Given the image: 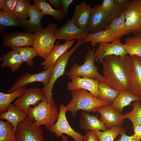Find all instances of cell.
Returning <instances> with one entry per match:
<instances>
[{"instance_id": "6da1fadb", "label": "cell", "mask_w": 141, "mask_h": 141, "mask_svg": "<svg viewBox=\"0 0 141 141\" xmlns=\"http://www.w3.org/2000/svg\"><path fill=\"white\" fill-rule=\"evenodd\" d=\"M131 57L115 55L105 57L102 63L103 77L109 86L119 91H129L131 76Z\"/></svg>"}, {"instance_id": "7a4b0ae2", "label": "cell", "mask_w": 141, "mask_h": 141, "mask_svg": "<svg viewBox=\"0 0 141 141\" xmlns=\"http://www.w3.org/2000/svg\"><path fill=\"white\" fill-rule=\"evenodd\" d=\"M71 93L72 99L65 108L66 111L71 112L74 118L76 116L77 112L79 110L88 113H94L101 107L112 104L99 99L85 89L71 91Z\"/></svg>"}, {"instance_id": "3957f363", "label": "cell", "mask_w": 141, "mask_h": 141, "mask_svg": "<svg viewBox=\"0 0 141 141\" xmlns=\"http://www.w3.org/2000/svg\"><path fill=\"white\" fill-rule=\"evenodd\" d=\"M59 114L54 102L48 103L45 97L34 107H29L27 110V118L35 126L44 125L49 130L57 121Z\"/></svg>"}, {"instance_id": "277c9868", "label": "cell", "mask_w": 141, "mask_h": 141, "mask_svg": "<svg viewBox=\"0 0 141 141\" xmlns=\"http://www.w3.org/2000/svg\"><path fill=\"white\" fill-rule=\"evenodd\" d=\"M57 25L49 23L47 27L34 33V38L32 47L37 52L38 56L46 60L54 48L56 40L55 33L58 29Z\"/></svg>"}, {"instance_id": "5b68a950", "label": "cell", "mask_w": 141, "mask_h": 141, "mask_svg": "<svg viewBox=\"0 0 141 141\" xmlns=\"http://www.w3.org/2000/svg\"><path fill=\"white\" fill-rule=\"evenodd\" d=\"M78 40L77 44L72 49L66 52L58 59L53 67V70L47 84L41 89L48 103L50 104L54 101L52 96L54 85L57 80L64 74L70 57L80 45L85 43L83 39Z\"/></svg>"}, {"instance_id": "8992f818", "label": "cell", "mask_w": 141, "mask_h": 141, "mask_svg": "<svg viewBox=\"0 0 141 141\" xmlns=\"http://www.w3.org/2000/svg\"><path fill=\"white\" fill-rule=\"evenodd\" d=\"M95 49H89L86 52L83 64L80 66L74 63L66 75L69 76L82 77L94 80L107 82L105 78L98 72V68L95 65Z\"/></svg>"}, {"instance_id": "52a82bcc", "label": "cell", "mask_w": 141, "mask_h": 141, "mask_svg": "<svg viewBox=\"0 0 141 141\" xmlns=\"http://www.w3.org/2000/svg\"><path fill=\"white\" fill-rule=\"evenodd\" d=\"M113 19L96 5L91 8L90 19L86 28L87 34H92L106 30Z\"/></svg>"}, {"instance_id": "ba28073f", "label": "cell", "mask_w": 141, "mask_h": 141, "mask_svg": "<svg viewBox=\"0 0 141 141\" xmlns=\"http://www.w3.org/2000/svg\"><path fill=\"white\" fill-rule=\"evenodd\" d=\"M65 106L63 104L60 106L57 120L55 124L49 130L57 137L65 134L72 137L75 141H83L84 136L74 131L70 126L66 116Z\"/></svg>"}, {"instance_id": "9c48e42d", "label": "cell", "mask_w": 141, "mask_h": 141, "mask_svg": "<svg viewBox=\"0 0 141 141\" xmlns=\"http://www.w3.org/2000/svg\"><path fill=\"white\" fill-rule=\"evenodd\" d=\"M15 136L17 141H44L43 131L26 118L18 125Z\"/></svg>"}, {"instance_id": "30bf717a", "label": "cell", "mask_w": 141, "mask_h": 141, "mask_svg": "<svg viewBox=\"0 0 141 141\" xmlns=\"http://www.w3.org/2000/svg\"><path fill=\"white\" fill-rule=\"evenodd\" d=\"M0 35L5 47H22L32 46L34 34L27 31L15 32L10 33L1 32Z\"/></svg>"}, {"instance_id": "8fae6325", "label": "cell", "mask_w": 141, "mask_h": 141, "mask_svg": "<svg viewBox=\"0 0 141 141\" xmlns=\"http://www.w3.org/2000/svg\"><path fill=\"white\" fill-rule=\"evenodd\" d=\"M124 12L126 30L136 35L141 30V0L131 1Z\"/></svg>"}, {"instance_id": "7c38bea8", "label": "cell", "mask_w": 141, "mask_h": 141, "mask_svg": "<svg viewBox=\"0 0 141 141\" xmlns=\"http://www.w3.org/2000/svg\"><path fill=\"white\" fill-rule=\"evenodd\" d=\"M128 54L124 45L121 43L120 40L111 43H99L98 47L94 52L95 59L101 63L107 56L115 55L124 57Z\"/></svg>"}, {"instance_id": "4fadbf2b", "label": "cell", "mask_w": 141, "mask_h": 141, "mask_svg": "<svg viewBox=\"0 0 141 141\" xmlns=\"http://www.w3.org/2000/svg\"><path fill=\"white\" fill-rule=\"evenodd\" d=\"M53 69V68H49L34 74L28 73H24L8 90L7 93H9L35 82H41L43 84V86H46L48 83Z\"/></svg>"}, {"instance_id": "5bb4252c", "label": "cell", "mask_w": 141, "mask_h": 141, "mask_svg": "<svg viewBox=\"0 0 141 141\" xmlns=\"http://www.w3.org/2000/svg\"><path fill=\"white\" fill-rule=\"evenodd\" d=\"M45 97L39 88L30 87L15 101L14 105L27 114V110L30 105L35 106Z\"/></svg>"}, {"instance_id": "9a60e30c", "label": "cell", "mask_w": 141, "mask_h": 141, "mask_svg": "<svg viewBox=\"0 0 141 141\" xmlns=\"http://www.w3.org/2000/svg\"><path fill=\"white\" fill-rule=\"evenodd\" d=\"M87 34L86 29L78 27L72 19L68 20L55 33L56 40L64 39L66 41L83 39Z\"/></svg>"}, {"instance_id": "2e32d148", "label": "cell", "mask_w": 141, "mask_h": 141, "mask_svg": "<svg viewBox=\"0 0 141 141\" xmlns=\"http://www.w3.org/2000/svg\"><path fill=\"white\" fill-rule=\"evenodd\" d=\"M97 111L101 116L99 119L104 123L107 129L114 126H121L123 124L124 115L115 110L111 104L101 107Z\"/></svg>"}, {"instance_id": "e0dca14e", "label": "cell", "mask_w": 141, "mask_h": 141, "mask_svg": "<svg viewBox=\"0 0 141 141\" xmlns=\"http://www.w3.org/2000/svg\"><path fill=\"white\" fill-rule=\"evenodd\" d=\"M131 57V76L129 91L141 99V57L136 55Z\"/></svg>"}, {"instance_id": "ac0fdd59", "label": "cell", "mask_w": 141, "mask_h": 141, "mask_svg": "<svg viewBox=\"0 0 141 141\" xmlns=\"http://www.w3.org/2000/svg\"><path fill=\"white\" fill-rule=\"evenodd\" d=\"M69 77L71 81L68 83L67 90L85 89L89 91L94 97L98 98L99 81L85 77L81 78L75 76H70Z\"/></svg>"}, {"instance_id": "d6986e66", "label": "cell", "mask_w": 141, "mask_h": 141, "mask_svg": "<svg viewBox=\"0 0 141 141\" xmlns=\"http://www.w3.org/2000/svg\"><path fill=\"white\" fill-rule=\"evenodd\" d=\"M29 15L30 19L29 20L24 19L19 21L27 31L35 33L43 28L41 21L43 15L34 3L30 5Z\"/></svg>"}, {"instance_id": "ffe728a7", "label": "cell", "mask_w": 141, "mask_h": 141, "mask_svg": "<svg viewBox=\"0 0 141 141\" xmlns=\"http://www.w3.org/2000/svg\"><path fill=\"white\" fill-rule=\"evenodd\" d=\"M98 116L91 115L84 111L81 112L79 117V128L87 132L89 131H104L107 129L105 124L98 118Z\"/></svg>"}, {"instance_id": "44dd1931", "label": "cell", "mask_w": 141, "mask_h": 141, "mask_svg": "<svg viewBox=\"0 0 141 141\" xmlns=\"http://www.w3.org/2000/svg\"><path fill=\"white\" fill-rule=\"evenodd\" d=\"M91 8L83 1L76 5L72 19L78 28L86 29L90 18Z\"/></svg>"}, {"instance_id": "7402d4cb", "label": "cell", "mask_w": 141, "mask_h": 141, "mask_svg": "<svg viewBox=\"0 0 141 141\" xmlns=\"http://www.w3.org/2000/svg\"><path fill=\"white\" fill-rule=\"evenodd\" d=\"M27 115L20 108L11 104L6 111L1 113L0 119L6 120L10 122L13 126L14 131L16 132L18 124L24 121Z\"/></svg>"}, {"instance_id": "603a6c76", "label": "cell", "mask_w": 141, "mask_h": 141, "mask_svg": "<svg viewBox=\"0 0 141 141\" xmlns=\"http://www.w3.org/2000/svg\"><path fill=\"white\" fill-rule=\"evenodd\" d=\"M75 40L66 41L63 44L55 45L46 60L41 62V64L44 70L53 68L60 57L75 42Z\"/></svg>"}, {"instance_id": "cb8c5ba5", "label": "cell", "mask_w": 141, "mask_h": 141, "mask_svg": "<svg viewBox=\"0 0 141 141\" xmlns=\"http://www.w3.org/2000/svg\"><path fill=\"white\" fill-rule=\"evenodd\" d=\"M121 37L120 36L107 30L97 33L88 34L83 39L85 43L90 42L91 46L95 47L99 43H111Z\"/></svg>"}, {"instance_id": "d4e9b609", "label": "cell", "mask_w": 141, "mask_h": 141, "mask_svg": "<svg viewBox=\"0 0 141 141\" xmlns=\"http://www.w3.org/2000/svg\"><path fill=\"white\" fill-rule=\"evenodd\" d=\"M140 100L139 97L129 91H120L111 105L115 110L121 114L125 107L131 105L132 102Z\"/></svg>"}, {"instance_id": "484cf974", "label": "cell", "mask_w": 141, "mask_h": 141, "mask_svg": "<svg viewBox=\"0 0 141 141\" xmlns=\"http://www.w3.org/2000/svg\"><path fill=\"white\" fill-rule=\"evenodd\" d=\"M2 57L0 58L1 60H2L1 67H8L13 73L18 70L23 63L19 52L13 48H12V50L8 51L5 55H3Z\"/></svg>"}, {"instance_id": "4316f807", "label": "cell", "mask_w": 141, "mask_h": 141, "mask_svg": "<svg viewBox=\"0 0 141 141\" xmlns=\"http://www.w3.org/2000/svg\"><path fill=\"white\" fill-rule=\"evenodd\" d=\"M119 92L110 87L107 82L100 81L98 85L97 98L101 101L112 104Z\"/></svg>"}, {"instance_id": "83f0119b", "label": "cell", "mask_w": 141, "mask_h": 141, "mask_svg": "<svg viewBox=\"0 0 141 141\" xmlns=\"http://www.w3.org/2000/svg\"><path fill=\"white\" fill-rule=\"evenodd\" d=\"M25 86L9 93L0 92V112L1 113L7 111L11 103L16 98L20 97L26 89Z\"/></svg>"}, {"instance_id": "f1b7e54d", "label": "cell", "mask_w": 141, "mask_h": 141, "mask_svg": "<svg viewBox=\"0 0 141 141\" xmlns=\"http://www.w3.org/2000/svg\"><path fill=\"white\" fill-rule=\"evenodd\" d=\"M125 17L123 12L119 17L113 19L106 30L121 37L131 32L127 31L125 25Z\"/></svg>"}, {"instance_id": "f546056e", "label": "cell", "mask_w": 141, "mask_h": 141, "mask_svg": "<svg viewBox=\"0 0 141 141\" xmlns=\"http://www.w3.org/2000/svg\"><path fill=\"white\" fill-rule=\"evenodd\" d=\"M34 4L39 10H41L43 16L50 15L58 21L63 19L64 16L62 11H60L53 9L50 3L45 0H33Z\"/></svg>"}, {"instance_id": "4dcf8cb0", "label": "cell", "mask_w": 141, "mask_h": 141, "mask_svg": "<svg viewBox=\"0 0 141 141\" xmlns=\"http://www.w3.org/2000/svg\"><path fill=\"white\" fill-rule=\"evenodd\" d=\"M15 26L24 27L13 12L7 13L0 11V30L1 32L8 28Z\"/></svg>"}, {"instance_id": "1f68e13d", "label": "cell", "mask_w": 141, "mask_h": 141, "mask_svg": "<svg viewBox=\"0 0 141 141\" xmlns=\"http://www.w3.org/2000/svg\"><path fill=\"white\" fill-rule=\"evenodd\" d=\"M0 141H17L11 124L0 119Z\"/></svg>"}, {"instance_id": "d6a6232c", "label": "cell", "mask_w": 141, "mask_h": 141, "mask_svg": "<svg viewBox=\"0 0 141 141\" xmlns=\"http://www.w3.org/2000/svg\"><path fill=\"white\" fill-rule=\"evenodd\" d=\"M126 130V129L121 126H114L103 132L97 131L94 132L100 141H114L118 135Z\"/></svg>"}, {"instance_id": "836d02e7", "label": "cell", "mask_w": 141, "mask_h": 141, "mask_svg": "<svg viewBox=\"0 0 141 141\" xmlns=\"http://www.w3.org/2000/svg\"><path fill=\"white\" fill-rule=\"evenodd\" d=\"M124 45L130 56L136 55L141 57V39L136 37L128 38Z\"/></svg>"}, {"instance_id": "e575fe53", "label": "cell", "mask_w": 141, "mask_h": 141, "mask_svg": "<svg viewBox=\"0 0 141 141\" xmlns=\"http://www.w3.org/2000/svg\"><path fill=\"white\" fill-rule=\"evenodd\" d=\"M99 6L100 8L113 18L120 16L123 12L114 0H104Z\"/></svg>"}, {"instance_id": "d590c367", "label": "cell", "mask_w": 141, "mask_h": 141, "mask_svg": "<svg viewBox=\"0 0 141 141\" xmlns=\"http://www.w3.org/2000/svg\"><path fill=\"white\" fill-rule=\"evenodd\" d=\"M11 48H14L18 52L22 62H26L28 66H33L34 62L32 59L38 55L37 52L33 47H15Z\"/></svg>"}, {"instance_id": "8d00e7d4", "label": "cell", "mask_w": 141, "mask_h": 141, "mask_svg": "<svg viewBox=\"0 0 141 141\" xmlns=\"http://www.w3.org/2000/svg\"><path fill=\"white\" fill-rule=\"evenodd\" d=\"M132 111L124 115V118H127L132 122L133 126L141 125V105L140 101L134 102Z\"/></svg>"}, {"instance_id": "74e56055", "label": "cell", "mask_w": 141, "mask_h": 141, "mask_svg": "<svg viewBox=\"0 0 141 141\" xmlns=\"http://www.w3.org/2000/svg\"><path fill=\"white\" fill-rule=\"evenodd\" d=\"M30 0H18L13 11L19 20L26 19L29 17L31 5Z\"/></svg>"}, {"instance_id": "f35d334b", "label": "cell", "mask_w": 141, "mask_h": 141, "mask_svg": "<svg viewBox=\"0 0 141 141\" xmlns=\"http://www.w3.org/2000/svg\"><path fill=\"white\" fill-rule=\"evenodd\" d=\"M18 0H4L2 9L7 13L13 12Z\"/></svg>"}, {"instance_id": "ab89813d", "label": "cell", "mask_w": 141, "mask_h": 141, "mask_svg": "<svg viewBox=\"0 0 141 141\" xmlns=\"http://www.w3.org/2000/svg\"><path fill=\"white\" fill-rule=\"evenodd\" d=\"M84 141H100L94 131H89L86 132L84 136Z\"/></svg>"}, {"instance_id": "60d3db41", "label": "cell", "mask_w": 141, "mask_h": 141, "mask_svg": "<svg viewBox=\"0 0 141 141\" xmlns=\"http://www.w3.org/2000/svg\"><path fill=\"white\" fill-rule=\"evenodd\" d=\"M125 131L122 132L119 139H116L115 141H140V140L133 134L129 136L126 134Z\"/></svg>"}, {"instance_id": "b9f144b4", "label": "cell", "mask_w": 141, "mask_h": 141, "mask_svg": "<svg viewBox=\"0 0 141 141\" xmlns=\"http://www.w3.org/2000/svg\"><path fill=\"white\" fill-rule=\"evenodd\" d=\"M114 2L120 7L123 12H125L128 8L131 0H114Z\"/></svg>"}, {"instance_id": "7bdbcfd3", "label": "cell", "mask_w": 141, "mask_h": 141, "mask_svg": "<svg viewBox=\"0 0 141 141\" xmlns=\"http://www.w3.org/2000/svg\"><path fill=\"white\" fill-rule=\"evenodd\" d=\"M63 6L62 11L64 16L66 17L67 15L69 5L73 1V0H60Z\"/></svg>"}, {"instance_id": "ee69618b", "label": "cell", "mask_w": 141, "mask_h": 141, "mask_svg": "<svg viewBox=\"0 0 141 141\" xmlns=\"http://www.w3.org/2000/svg\"><path fill=\"white\" fill-rule=\"evenodd\" d=\"M50 4L54 6L56 10L60 11L62 10L63 6L60 0H48Z\"/></svg>"}, {"instance_id": "f6af8a7d", "label": "cell", "mask_w": 141, "mask_h": 141, "mask_svg": "<svg viewBox=\"0 0 141 141\" xmlns=\"http://www.w3.org/2000/svg\"><path fill=\"white\" fill-rule=\"evenodd\" d=\"M134 134L135 137L141 140V125L133 126Z\"/></svg>"}, {"instance_id": "bcb514c9", "label": "cell", "mask_w": 141, "mask_h": 141, "mask_svg": "<svg viewBox=\"0 0 141 141\" xmlns=\"http://www.w3.org/2000/svg\"><path fill=\"white\" fill-rule=\"evenodd\" d=\"M62 138V141H69L67 137L63 134L61 136Z\"/></svg>"}, {"instance_id": "7dc6e473", "label": "cell", "mask_w": 141, "mask_h": 141, "mask_svg": "<svg viewBox=\"0 0 141 141\" xmlns=\"http://www.w3.org/2000/svg\"><path fill=\"white\" fill-rule=\"evenodd\" d=\"M4 1V0H0V11L2 10V8L3 4V3Z\"/></svg>"}, {"instance_id": "c3c4849f", "label": "cell", "mask_w": 141, "mask_h": 141, "mask_svg": "<svg viewBox=\"0 0 141 141\" xmlns=\"http://www.w3.org/2000/svg\"><path fill=\"white\" fill-rule=\"evenodd\" d=\"M135 35V37L141 39V30Z\"/></svg>"}, {"instance_id": "681fc988", "label": "cell", "mask_w": 141, "mask_h": 141, "mask_svg": "<svg viewBox=\"0 0 141 141\" xmlns=\"http://www.w3.org/2000/svg\"><path fill=\"white\" fill-rule=\"evenodd\" d=\"M52 141L51 140H50V141Z\"/></svg>"}]
</instances>
